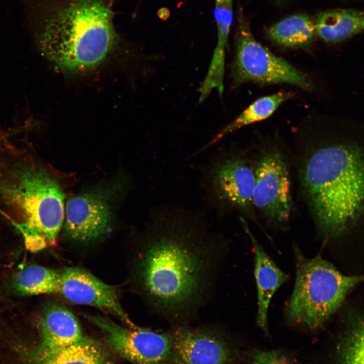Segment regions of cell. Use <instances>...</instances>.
Returning a JSON list of instances; mask_svg holds the SVG:
<instances>
[{
	"instance_id": "6da1fadb",
	"label": "cell",
	"mask_w": 364,
	"mask_h": 364,
	"mask_svg": "<svg viewBox=\"0 0 364 364\" xmlns=\"http://www.w3.org/2000/svg\"><path fill=\"white\" fill-rule=\"evenodd\" d=\"M202 226L194 219L174 216L149 241L139 262L147 294L175 321L192 317L201 309L222 264L223 244Z\"/></svg>"
},
{
	"instance_id": "7a4b0ae2",
	"label": "cell",
	"mask_w": 364,
	"mask_h": 364,
	"mask_svg": "<svg viewBox=\"0 0 364 364\" xmlns=\"http://www.w3.org/2000/svg\"><path fill=\"white\" fill-rule=\"evenodd\" d=\"M314 138L298 152L299 183L318 234L333 241L350 232L363 217V147L348 136Z\"/></svg>"
},
{
	"instance_id": "3957f363",
	"label": "cell",
	"mask_w": 364,
	"mask_h": 364,
	"mask_svg": "<svg viewBox=\"0 0 364 364\" xmlns=\"http://www.w3.org/2000/svg\"><path fill=\"white\" fill-rule=\"evenodd\" d=\"M32 17L35 37L44 56L65 72L81 74L103 63L117 41L113 13L104 0L39 2Z\"/></svg>"
},
{
	"instance_id": "277c9868",
	"label": "cell",
	"mask_w": 364,
	"mask_h": 364,
	"mask_svg": "<svg viewBox=\"0 0 364 364\" xmlns=\"http://www.w3.org/2000/svg\"><path fill=\"white\" fill-rule=\"evenodd\" d=\"M0 200L53 244L65 218V193L55 177L28 155L0 152Z\"/></svg>"
},
{
	"instance_id": "5b68a950",
	"label": "cell",
	"mask_w": 364,
	"mask_h": 364,
	"mask_svg": "<svg viewBox=\"0 0 364 364\" xmlns=\"http://www.w3.org/2000/svg\"><path fill=\"white\" fill-rule=\"evenodd\" d=\"M296 278L286 308L287 320L312 331L322 328L342 304L363 276H346L320 255L306 257L293 246Z\"/></svg>"
},
{
	"instance_id": "8992f818",
	"label": "cell",
	"mask_w": 364,
	"mask_h": 364,
	"mask_svg": "<svg viewBox=\"0 0 364 364\" xmlns=\"http://www.w3.org/2000/svg\"><path fill=\"white\" fill-rule=\"evenodd\" d=\"M236 53L233 65L238 83H287L311 89L310 80L286 60L278 57L253 37L243 13L238 12Z\"/></svg>"
},
{
	"instance_id": "52a82bcc",
	"label": "cell",
	"mask_w": 364,
	"mask_h": 364,
	"mask_svg": "<svg viewBox=\"0 0 364 364\" xmlns=\"http://www.w3.org/2000/svg\"><path fill=\"white\" fill-rule=\"evenodd\" d=\"M255 210L275 225L286 223L292 208L291 179L285 153L275 145L262 149L254 165Z\"/></svg>"
},
{
	"instance_id": "ba28073f",
	"label": "cell",
	"mask_w": 364,
	"mask_h": 364,
	"mask_svg": "<svg viewBox=\"0 0 364 364\" xmlns=\"http://www.w3.org/2000/svg\"><path fill=\"white\" fill-rule=\"evenodd\" d=\"M98 328L109 345L122 357L136 364H168L172 346V334L147 329L122 327L109 318L86 315Z\"/></svg>"
},
{
	"instance_id": "9c48e42d",
	"label": "cell",
	"mask_w": 364,
	"mask_h": 364,
	"mask_svg": "<svg viewBox=\"0 0 364 364\" xmlns=\"http://www.w3.org/2000/svg\"><path fill=\"white\" fill-rule=\"evenodd\" d=\"M255 183L254 166L243 153L219 159L209 172L210 191L217 201L256 221L253 206Z\"/></svg>"
},
{
	"instance_id": "30bf717a",
	"label": "cell",
	"mask_w": 364,
	"mask_h": 364,
	"mask_svg": "<svg viewBox=\"0 0 364 364\" xmlns=\"http://www.w3.org/2000/svg\"><path fill=\"white\" fill-rule=\"evenodd\" d=\"M65 217L66 235L78 243L88 244L108 233L111 227L112 211L102 195L85 192L67 201Z\"/></svg>"
},
{
	"instance_id": "8fae6325",
	"label": "cell",
	"mask_w": 364,
	"mask_h": 364,
	"mask_svg": "<svg viewBox=\"0 0 364 364\" xmlns=\"http://www.w3.org/2000/svg\"><path fill=\"white\" fill-rule=\"evenodd\" d=\"M60 280L59 293L71 302L107 311L118 316L130 328H140L124 312L115 288L89 272L78 267H68L60 273Z\"/></svg>"
},
{
	"instance_id": "7c38bea8",
	"label": "cell",
	"mask_w": 364,
	"mask_h": 364,
	"mask_svg": "<svg viewBox=\"0 0 364 364\" xmlns=\"http://www.w3.org/2000/svg\"><path fill=\"white\" fill-rule=\"evenodd\" d=\"M172 336L171 364H227L231 359L226 342L213 332L179 327Z\"/></svg>"
},
{
	"instance_id": "4fadbf2b",
	"label": "cell",
	"mask_w": 364,
	"mask_h": 364,
	"mask_svg": "<svg viewBox=\"0 0 364 364\" xmlns=\"http://www.w3.org/2000/svg\"><path fill=\"white\" fill-rule=\"evenodd\" d=\"M244 230L250 238L254 253V275L257 292V322L265 335L269 333L268 311L271 300L288 279L265 252L252 234L245 219L240 217Z\"/></svg>"
},
{
	"instance_id": "5bb4252c",
	"label": "cell",
	"mask_w": 364,
	"mask_h": 364,
	"mask_svg": "<svg viewBox=\"0 0 364 364\" xmlns=\"http://www.w3.org/2000/svg\"><path fill=\"white\" fill-rule=\"evenodd\" d=\"M26 356L29 364H114L101 345L86 336L64 347L39 344L29 350Z\"/></svg>"
},
{
	"instance_id": "9a60e30c",
	"label": "cell",
	"mask_w": 364,
	"mask_h": 364,
	"mask_svg": "<svg viewBox=\"0 0 364 364\" xmlns=\"http://www.w3.org/2000/svg\"><path fill=\"white\" fill-rule=\"evenodd\" d=\"M40 344L51 348L70 345L85 337L74 314L59 305H53L45 311L40 323Z\"/></svg>"
},
{
	"instance_id": "2e32d148",
	"label": "cell",
	"mask_w": 364,
	"mask_h": 364,
	"mask_svg": "<svg viewBox=\"0 0 364 364\" xmlns=\"http://www.w3.org/2000/svg\"><path fill=\"white\" fill-rule=\"evenodd\" d=\"M315 33L325 41L339 42L363 29V12L337 9L320 13L313 21Z\"/></svg>"
},
{
	"instance_id": "e0dca14e",
	"label": "cell",
	"mask_w": 364,
	"mask_h": 364,
	"mask_svg": "<svg viewBox=\"0 0 364 364\" xmlns=\"http://www.w3.org/2000/svg\"><path fill=\"white\" fill-rule=\"evenodd\" d=\"M336 345L337 364H364L363 315L359 309L347 308Z\"/></svg>"
},
{
	"instance_id": "ac0fdd59",
	"label": "cell",
	"mask_w": 364,
	"mask_h": 364,
	"mask_svg": "<svg viewBox=\"0 0 364 364\" xmlns=\"http://www.w3.org/2000/svg\"><path fill=\"white\" fill-rule=\"evenodd\" d=\"M315 34L313 21L303 14L287 17L271 26L267 31L268 38L274 42L292 48L308 46Z\"/></svg>"
},
{
	"instance_id": "d6986e66",
	"label": "cell",
	"mask_w": 364,
	"mask_h": 364,
	"mask_svg": "<svg viewBox=\"0 0 364 364\" xmlns=\"http://www.w3.org/2000/svg\"><path fill=\"white\" fill-rule=\"evenodd\" d=\"M290 96L289 93L280 92L257 99L232 122L222 128L203 149L211 147L224 136L241 127L268 118Z\"/></svg>"
},
{
	"instance_id": "ffe728a7",
	"label": "cell",
	"mask_w": 364,
	"mask_h": 364,
	"mask_svg": "<svg viewBox=\"0 0 364 364\" xmlns=\"http://www.w3.org/2000/svg\"><path fill=\"white\" fill-rule=\"evenodd\" d=\"M60 273L39 265L29 266L17 275L15 284L20 294L34 295L58 293Z\"/></svg>"
},
{
	"instance_id": "44dd1931",
	"label": "cell",
	"mask_w": 364,
	"mask_h": 364,
	"mask_svg": "<svg viewBox=\"0 0 364 364\" xmlns=\"http://www.w3.org/2000/svg\"><path fill=\"white\" fill-rule=\"evenodd\" d=\"M233 0H215L214 17L217 29V42L212 56L217 62L224 61L230 28L233 21Z\"/></svg>"
},
{
	"instance_id": "7402d4cb",
	"label": "cell",
	"mask_w": 364,
	"mask_h": 364,
	"mask_svg": "<svg viewBox=\"0 0 364 364\" xmlns=\"http://www.w3.org/2000/svg\"><path fill=\"white\" fill-rule=\"evenodd\" d=\"M13 224L22 234L27 248L32 251H37L48 245L44 238L36 231L23 222L12 221Z\"/></svg>"
},
{
	"instance_id": "603a6c76",
	"label": "cell",
	"mask_w": 364,
	"mask_h": 364,
	"mask_svg": "<svg viewBox=\"0 0 364 364\" xmlns=\"http://www.w3.org/2000/svg\"><path fill=\"white\" fill-rule=\"evenodd\" d=\"M252 364H296L284 352L279 350H259L255 352Z\"/></svg>"
},
{
	"instance_id": "cb8c5ba5",
	"label": "cell",
	"mask_w": 364,
	"mask_h": 364,
	"mask_svg": "<svg viewBox=\"0 0 364 364\" xmlns=\"http://www.w3.org/2000/svg\"><path fill=\"white\" fill-rule=\"evenodd\" d=\"M0 213H1L2 214L4 215V216H6V217H7V218H9V216H8L7 214H6L5 212H4L3 211H2L1 209H0Z\"/></svg>"
},
{
	"instance_id": "d4e9b609",
	"label": "cell",
	"mask_w": 364,
	"mask_h": 364,
	"mask_svg": "<svg viewBox=\"0 0 364 364\" xmlns=\"http://www.w3.org/2000/svg\"><path fill=\"white\" fill-rule=\"evenodd\" d=\"M275 1H277V2H281V1H283V0H275Z\"/></svg>"
}]
</instances>
